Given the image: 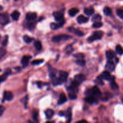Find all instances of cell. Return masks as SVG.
Wrapping results in <instances>:
<instances>
[{
  "label": "cell",
  "mask_w": 123,
  "mask_h": 123,
  "mask_svg": "<svg viewBox=\"0 0 123 123\" xmlns=\"http://www.w3.org/2000/svg\"><path fill=\"white\" fill-rule=\"evenodd\" d=\"M106 58L108 60H111L115 57V53L113 51H112V50H108V51H106Z\"/></svg>",
  "instance_id": "cell-18"
},
{
  "label": "cell",
  "mask_w": 123,
  "mask_h": 123,
  "mask_svg": "<svg viewBox=\"0 0 123 123\" xmlns=\"http://www.w3.org/2000/svg\"><path fill=\"white\" fill-rule=\"evenodd\" d=\"M23 39H24V40L25 41V43H30L34 40L33 38H31V37H30V36H26V35H25V36H24V37H23Z\"/></svg>",
  "instance_id": "cell-27"
},
{
  "label": "cell",
  "mask_w": 123,
  "mask_h": 123,
  "mask_svg": "<svg viewBox=\"0 0 123 123\" xmlns=\"http://www.w3.org/2000/svg\"><path fill=\"white\" fill-rule=\"evenodd\" d=\"M68 30L70 32H72V33L74 34L75 35L79 36V37H82V36H83L84 35V34L83 33V32H82L81 31H80V30H78V29L74 28L73 27H69L68 28Z\"/></svg>",
  "instance_id": "cell-7"
},
{
  "label": "cell",
  "mask_w": 123,
  "mask_h": 123,
  "mask_svg": "<svg viewBox=\"0 0 123 123\" xmlns=\"http://www.w3.org/2000/svg\"><path fill=\"white\" fill-rule=\"evenodd\" d=\"M106 69L110 72H112L115 70V64L112 61L109 60L106 64Z\"/></svg>",
  "instance_id": "cell-10"
},
{
  "label": "cell",
  "mask_w": 123,
  "mask_h": 123,
  "mask_svg": "<svg viewBox=\"0 0 123 123\" xmlns=\"http://www.w3.org/2000/svg\"><path fill=\"white\" fill-rule=\"evenodd\" d=\"M67 78H68V73L67 72L62 70L60 71V72H59L58 79L60 80L61 84L64 83L67 80Z\"/></svg>",
  "instance_id": "cell-4"
},
{
  "label": "cell",
  "mask_w": 123,
  "mask_h": 123,
  "mask_svg": "<svg viewBox=\"0 0 123 123\" xmlns=\"http://www.w3.org/2000/svg\"><path fill=\"white\" fill-rule=\"evenodd\" d=\"M79 123H87V121L86 120H81V121H79Z\"/></svg>",
  "instance_id": "cell-46"
},
{
  "label": "cell",
  "mask_w": 123,
  "mask_h": 123,
  "mask_svg": "<svg viewBox=\"0 0 123 123\" xmlns=\"http://www.w3.org/2000/svg\"><path fill=\"white\" fill-rule=\"evenodd\" d=\"M53 15H54V18H55V20H56L58 22L64 19V13L62 12H54Z\"/></svg>",
  "instance_id": "cell-9"
},
{
  "label": "cell",
  "mask_w": 123,
  "mask_h": 123,
  "mask_svg": "<svg viewBox=\"0 0 123 123\" xmlns=\"http://www.w3.org/2000/svg\"><path fill=\"white\" fill-rule=\"evenodd\" d=\"M54 114H55V112H54V110H52L51 109H48L45 112L46 117L49 120H50V119H51L53 117V116L54 115Z\"/></svg>",
  "instance_id": "cell-17"
},
{
  "label": "cell",
  "mask_w": 123,
  "mask_h": 123,
  "mask_svg": "<svg viewBox=\"0 0 123 123\" xmlns=\"http://www.w3.org/2000/svg\"><path fill=\"white\" fill-rule=\"evenodd\" d=\"M66 115V118L68 119V121H68V123L70 122L71 120H72V111H71L70 108H69V109L67 111Z\"/></svg>",
  "instance_id": "cell-26"
},
{
  "label": "cell",
  "mask_w": 123,
  "mask_h": 123,
  "mask_svg": "<svg viewBox=\"0 0 123 123\" xmlns=\"http://www.w3.org/2000/svg\"><path fill=\"white\" fill-rule=\"evenodd\" d=\"M78 13H79V10L76 8H73L68 11V14H69V15L72 17L74 16L76 14H78Z\"/></svg>",
  "instance_id": "cell-22"
},
{
  "label": "cell",
  "mask_w": 123,
  "mask_h": 123,
  "mask_svg": "<svg viewBox=\"0 0 123 123\" xmlns=\"http://www.w3.org/2000/svg\"><path fill=\"white\" fill-rule=\"evenodd\" d=\"M85 76L82 74H77L74 76V80H77L78 82L82 83V82H84V80H85Z\"/></svg>",
  "instance_id": "cell-16"
},
{
  "label": "cell",
  "mask_w": 123,
  "mask_h": 123,
  "mask_svg": "<svg viewBox=\"0 0 123 123\" xmlns=\"http://www.w3.org/2000/svg\"><path fill=\"white\" fill-rule=\"evenodd\" d=\"M103 12L106 16H110L112 14V10L109 7H105L104 10H103Z\"/></svg>",
  "instance_id": "cell-25"
},
{
  "label": "cell",
  "mask_w": 123,
  "mask_h": 123,
  "mask_svg": "<svg viewBox=\"0 0 123 123\" xmlns=\"http://www.w3.org/2000/svg\"><path fill=\"white\" fill-rule=\"evenodd\" d=\"M94 13V10L92 7L90 8H85L84 9V13L86 14L87 16H91Z\"/></svg>",
  "instance_id": "cell-19"
},
{
  "label": "cell",
  "mask_w": 123,
  "mask_h": 123,
  "mask_svg": "<svg viewBox=\"0 0 123 123\" xmlns=\"http://www.w3.org/2000/svg\"><path fill=\"white\" fill-rule=\"evenodd\" d=\"M43 61H44V60H35L31 62V64L33 65V66L40 64H42V62H43Z\"/></svg>",
  "instance_id": "cell-32"
},
{
  "label": "cell",
  "mask_w": 123,
  "mask_h": 123,
  "mask_svg": "<svg viewBox=\"0 0 123 123\" xmlns=\"http://www.w3.org/2000/svg\"><path fill=\"white\" fill-rule=\"evenodd\" d=\"M67 102V97H66V95L64 94H61L59 97V99L58 100V104L59 105H61L63 104L65 102Z\"/></svg>",
  "instance_id": "cell-14"
},
{
  "label": "cell",
  "mask_w": 123,
  "mask_h": 123,
  "mask_svg": "<svg viewBox=\"0 0 123 123\" xmlns=\"http://www.w3.org/2000/svg\"><path fill=\"white\" fill-rule=\"evenodd\" d=\"M102 75L103 76V79L106 80H111V81H112V80H114V79H115L114 77L112 76L111 75L110 72L109 71H105V72H103L102 73Z\"/></svg>",
  "instance_id": "cell-6"
},
{
  "label": "cell",
  "mask_w": 123,
  "mask_h": 123,
  "mask_svg": "<svg viewBox=\"0 0 123 123\" xmlns=\"http://www.w3.org/2000/svg\"><path fill=\"white\" fill-rule=\"evenodd\" d=\"M0 40H1V36H0Z\"/></svg>",
  "instance_id": "cell-47"
},
{
  "label": "cell",
  "mask_w": 123,
  "mask_h": 123,
  "mask_svg": "<svg viewBox=\"0 0 123 123\" xmlns=\"http://www.w3.org/2000/svg\"><path fill=\"white\" fill-rule=\"evenodd\" d=\"M0 72H1V69H0Z\"/></svg>",
  "instance_id": "cell-48"
},
{
  "label": "cell",
  "mask_w": 123,
  "mask_h": 123,
  "mask_svg": "<svg viewBox=\"0 0 123 123\" xmlns=\"http://www.w3.org/2000/svg\"><path fill=\"white\" fill-rule=\"evenodd\" d=\"M102 25H103V24L101 22H94L92 27L95 28H99L102 27Z\"/></svg>",
  "instance_id": "cell-31"
},
{
  "label": "cell",
  "mask_w": 123,
  "mask_h": 123,
  "mask_svg": "<svg viewBox=\"0 0 123 123\" xmlns=\"http://www.w3.org/2000/svg\"><path fill=\"white\" fill-rule=\"evenodd\" d=\"M72 37L68 35L67 34H60L57 35V36H55L54 37L52 38V41L54 43H59L62 41H66L70 39Z\"/></svg>",
  "instance_id": "cell-1"
},
{
  "label": "cell",
  "mask_w": 123,
  "mask_h": 123,
  "mask_svg": "<svg viewBox=\"0 0 123 123\" xmlns=\"http://www.w3.org/2000/svg\"><path fill=\"white\" fill-rule=\"evenodd\" d=\"M116 52L119 55H123V48L120 45H117L116 46Z\"/></svg>",
  "instance_id": "cell-29"
},
{
  "label": "cell",
  "mask_w": 123,
  "mask_h": 123,
  "mask_svg": "<svg viewBox=\"0 0 123 123\" xmlns=\"http://www.w3.org/2000/svg\"><path fill=\"white\" fill-rule=\"evenodd\" d=\"M6 54V50L4 48H0V60L2 59Z\"/></svg>",
  "instance_id": "cell-35"
},
{
  "label": "cell",
  "mask_w": 123,
  "mask_h": 123,
  "mask_svg": "<svg viewBox=\"0 0 123 123\" xmlns=\"http://www.w3.org/2000/svg\"><path fill=\"white\" fill-rule=\"evenodd\" d=\"M8 36H6V37H5L4 40L3 42H2V45L4 47L6 46L7 45V43H8Z\"/></svg>",
  "instance_id": "cell-41"
},
{
  "label": "cell",
  "mask_w": 123,
  "mask_h": 123,
  "mask_svg": "<svg viewBox=\"0 0 123 123\" xmlns=\"http://www.w3.org/2000/svg\"><path fill=\"white\" fill-rule=\"evenodd\" d=\"M37 85H38V88H40L41 85H42V82H37Z\"/></svg>",
  "instance_id": "cell-45"
},
{
  "label": "cell",
  "mask_w": 123,
  "mask_h": 123,
  "mask_svg": "<svg viewBox=\"0 0 123 123\" xmlns=\"http://www.w3.org/2000/svg\"><path fill=\"white\" fill-rule=\"evenodd\" d=\"M79 84H80V83L78 82L77 80H74H74L72 82V84H71V86H73V87H74V88H77L78 86H79Z\"/></svg>",
  "instance_id": "cell-36"
},
{
  "label": "cell",
  "mask_w": 123,
  "mask_h": 123,
  "mask_svg": "<svg viewBox=\"0 0 123 123\" xmlns=\"http://www.w3.org/2000/svg\"><path fill=\"white\" fill-rule=\"evenodd\" d=\"M89 19L88 18H86V17L84 16L83 15H80L77 18V21L79 23V24H84V23H86L88 21Z\"/></svg>",
  "instance_id": "cell-13"
},
{
  "label": "cell",
  "mask_w": 123,
  "mask_h": 123,
  "mask_svg": "<svg viewBox=\"0 0 123 123\" xmlns=\"http://www.w3.org/2000/svg\"><path fill=\"white\" fill-rule=\"evenodd\" d=\"M34 46L36 48V49L37 50H40L42 49V44L41 43V42L40 41H36L34 43Z\"/></svg>",
  "instance_id": "cell-24"
},
{
  "label": "cell",
  "mask_w": 123,
  "mask_h": 123,
  "mask_svg": "<svg viewBox=\"0 0 123 123\" xmlns=\"http://www.w3.org/2000/svg\"><path fill=\"white\" fill-rule=\"evenodd\" d=\"M30 59H31V57L28 56H24V57L22 58L21 63H22V65L23 66V67H25L28 65L29 61H30Z\"/></svg>",
  "instance_id": "cell-15"
},
{
  "label": "cell",
  "mask_w": 123,
  "mask_h": 123,
  "mask_svg": "<svg viewBox=\"0 0 123 123\" xmlns=\"http://www.w3.org/2000/svg\"><path fill=\"white\" fill-rule=\"evenodd\" d=\"M13 95L10 91H5L4 92V99L5 100L7 101H10L13 99Z\"/></svg>",
  "instance_id": "cell-11"
},
{
  "label": "cell",
  "mask_w": 123,
  "mask_h": 123,
  "mask_svg": "<svg viewBox=\"0 0 123 123\" xmlns=\"http://www.w3.org/2000/svg\"><path fill=\"white\" fill-rule=\"evenodd\" d=\"M68 97L71 100H75L77 98V96L76 95V93H69Z\"/></svg>",
  "instance_id": "cell-40"
},
{
  "label": "cell",
  "mask_w": 123,
  "mask_h": 123,
  "mask_svg": "<svg viewBox=\"0 0 123 123\" xmlns=\"http://www.w3.org/2000/svg\"><path fill=\"white\" fill-rule=\"evenodd\" d=\"M10 22L9 16L7 13L0 14V24L2 25H6Z\"/></svg>",
  "instance_id": "cell-3"
},
{
  "label": "cell",
  "mask_w": 123,
  "mask_h": 123,
  "mask_svg": "<svg viewBox=\"0 0 123 123\" xmlns=\"http://www.w3.org/2000/svg\"><path fill=\"white\" fill-rule=\"evenodd\" d=\"M73 56H74V58H76L78 59H82L85 57V55L82 53H77V54H74Z\"/></svg>",
  "instance_id": "cell-33"
},
{
  "label": "cell",
  "mask_w": 123,
  "mask_h": 123,
  "mask_svg": "<svg viewBox=\"0 0 123 123\" xmlns=\"http://www.w3.org/2000/svg\"><path fill=\"white\" fill-rule=\"evenodd\" d=\"M117 14L120 18L123 19V10L118 9L117 11Z\"/></svg>",
  "instance_id": "cell-38"
},
{
  "label": "cell",
  "mask_w": 123,
  "mask_h": 123,
  "mask_svg": "<svg viewBox=\"0 0 123 123\" xmlns=\"http://www.w3.org/2000/svg\"><path fill=\"white\" fill-rule=\"evenodd\" d=\"M110 86L111 88V89L112 90H118L119 87H118V85H117L116 82L114 80H112L110 84Z\"/></svg>",
  "instance_id": "cell-23"
},
{
  "label": "cell",
  "mask_w": 123,
  "mask_h": 123,
  "mask_svg": "<svg viewBox=\"0 0 123 123\" xmlns=\"http://www.w3.org/2000/svg\"><path fill=\"white\" fill-rule=\"evenodd\" d=\"M37 14L35 13H28L26 15V19L29 21H33L37 18Z\"/></svg>",
  "instance_id": "cell-12"
},
{
  "label": "cell",
  "mask_w": 123,
  "mask_h": 123,
  "mask_svg": "<svg viewBox=\"0 0 123 123\" xmlns=\"http://www.w3.org/2000/svg\"><path fill=\"white\" fill-rule=\"evenodd\" d=\"M7 76H8V75H7V74H6V73L2 74V76H0V83L5 81V80H6V79H7Z\"/></svg>",
  "instance_id": "cell-37"
},
{
  "label": "cell",
  "mask_w": 123,
  "mask_h": 123,
  "mask_svg": "<svg viewBox=\"0 0 123 123\" xmlns=\"http://www.w3.org/2000/svg\"><path fill=\"white\" fill-rule=\"evenodd\" d=\"M65 24V20L64 19H62V20L59 21V22L58 23H52V24H50V28H51L52 30H57V29L60 28L62 27Z\"/></svg>",
  "instance_id": "cell-5"
},
{
  "label": "cell",
  "mask_w": 123,
  "mask_h": 123,
  "mask_svg": "<svg viewBox=\"0 0 123 123\" xmlns=\"http://www.w3.org/2000/svg\"><path fill=\"white\" fill-rule=\"evenodd\" d=\"M5 111V108L3 106H0V117H1L3 114L4 112Z\"/></svg>",
  "instance_id": "cell-42"
},
{
  "label": "cell",
  "mask_w": 123,
  "mask_h": 123,
  "mask_svg": "<svg viewBox=\"0 0 123 123\" xmlns=\"http://www.w3.org/2000/svg\"><path fill=\"white\" fill-rule=\"evenodd\" d=\"M37 117H38V112L36 110H34L32 112V118L35 121H37Z\"/></svg>",
  "instance_id": "cell-39"
},
{
  "label": "cell",
  "mask_w": 123,
  "mask_h": 123,
  "mask_svg": "<svg viewBox=\"0 0 123 123\" xmlns=\"http://www.w3.org/2000/svg\"><path fill=\"white\" fill-rule=\"evenodd\" d=\"M59 115H60V116H64L65 114H64V112L60 111V112H59Z\"/></svg>",
  "instance_id": "cell-44"
},
{
  "label": "cell",
  "mask_w": 123,
  "mask_h": 123,
  "mask_svg": "<svg viewBox=\"0 0 123 123\" xmlns=\"http://www.w3.org/2000/svg\"><path fill=\"white\" fill-rule=\"evenodd\" d=\"M90 94H92V96H98L101 94V92L100 91L99 88L97 86H94L90 90Z\"/></svg>",
  "instance_id": "cell-8"
},
{
  "label": "cell",
  "mask_w": 123,
  "mask_h": 123,
  "mask_svg": "<svg viewBox=\"0 0 123 123\" xmlns=\"http://www.w3.org/2000/svg\"><path fill=\"white\" fill-rule=\"evenodd\" d=\"M85 101L89 104H92L96 102V100L93 96H90L85 98Z\"/></svg>",
  "instance_id": "cell-20"
},
{
  "label": "cell",
  "mask_w": 123,
  "mask_h": 123,
  "mask_svg": "<svg viewBox=\"0 0 123 123\" xmlns=\"http://www.w3.org/2000/svg\"><path fill=\"white\" fill-rule=\"evenodd\" d=\"M4 73H6V74H7V75L8 76L11 73V70L10 69V68H7V69L6 70V71H5Z\"/></svg>",
  "instance_id": "cell-43"
},
{
  "label": "cell",
  "mask_w": 123,
  "mask_h": 123,
  "mask_svg": "<svg viewBox=\"0 0 123 123\" xmlns=\"http://www.w3.org/2000/svg\"><path fill=\"white\" fill-rule=\"evenodd\" d=\"M35 25H36V24L34 22H28L27 25V27L30 30H32L34 29Z\"/></svg>",
  "instance_id": "cell-34"
},
{
  "label": "cell",
  "mask_w": 123,
  "mask_h": 123,
  "mask_svg": "<svg viewBox=\"0 0 123 123\" xmlns=\"http://www.w3.org/2000/svg\"><path fill=\"white\" fill-rule=\"evenodd\" d=\"M101 19H102V16H101L100 14H95L94 16L92 18V20L94 22H99L100 21Z\"/></svg>",
  "instance_id": "cell-28"
},
{
  "label": "cell",
  "mask_w": 123,
  "mask_h": 123,
  "mask_svg": "<svg viewBox=\"0 0 123 123\" xmlns=\"http://www.w3.org/2000/svg\"><path fill=\"white\" fill-rule=\"evenodd\" d=\"M103 32L102 31H95L93 34H92V36H90L88 38V40L90 42H92L95 40H98L101 39L103 37Z\"/></svg>",
  "instance_id": "cell-2"
},
{
  "label": "cell",
  "mask_w": 123,
  "mask_h": 123,
  "mask_svg": "<svg viewBox=\"0 0 123 123\" xmlns=\"http://www.w3.org/2000/svg\"><path fill=\"white\" fill-rule=\"evenodd\" d=\"M11 16L14 20H18L19 19V16H20V13L18 11L15 10L12 13Z\"/></svg>",
  "instance_id": "cell-21"
},
{
  "label": "cell",
  "mask_w": 123,
  "mask_h": 123,
  "mask_svg": "<svg viewBox=\"0 0 123 123\" xmlns=\"http://www.w3.org/2000/svg\"><path fill=\"white\" fill-rule=\"evenodd\" d=\"M76 63L80 66H84L85 65V64H86V62L83 59H79V60H78L76 61Z\"/></svg>",
  "instance_id": "cell-30"
}]
</instances>
